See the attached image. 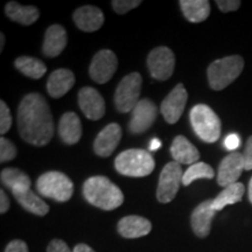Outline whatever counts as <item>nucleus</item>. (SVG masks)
Returning <instances> with one entry per match:
<instances>
[{
	"label": "nucleus",
	"instance_id": "31",
	"mask_svg": "<svg viewBox=\"0 0 252 252\" xmlns=\"http://www.w3.org/2000/svg\"><path fill=\"white\" fill-rule=\"evenodd\" d=\"M12 126V115L4 100H0V133L5 134Z\"/></svg>",
	"mask_w": 252,
	"mask_h": 252
},
{
	"label": "nucleus",
	"instance_id": "16",
	"mask_svg": "<svg viewBox=\"0 0 252 252\" xmlns=\"http://www.w3.org/2000/svg\"><path fill=\"white\" fill-rule=\"evenodd\" d=\"M122 127L116 123H111V124L105 126L94 139V153L103 158L110 157L117 149L119 141L122 139Z\"/></svg>",
	"mask_w": 252,
	"mask_h": 252
},
{
	"label": "nucleus",
	"instance_id": "23",
	"mask_svg": "<svg viewBox=\"0 0 252 252\" xmlns=\"http://www.w3.org/2000/svg\"><path fill=\"white\" fill-rule=\"evenodd\" d=\"M5 13L12 21L30 26L40 17V11L35 6H23L15 1H9L5 6Z\"/></svg>",
	"mask_w": 252,
	"mask_h": 252
},
{
	"label": "nucleus",
	"instance_id": "32",
	"mask_svg": "<svg viewBox=\"0 0 252 252\" xmlns=\"http://www.w3.org/2000/svg\"><path fill=\"white\" fill-rule=\"evenodd\" d=\"M116 13L125 14L141 4L140 0H113L111 2Z\"/></svg>",
	"mask_w": 252,
	"mask_h": 252
},
{
	"label": "nucleus",
	"instance_id": "5",
	"mask_svg": "<svg viewBox=\"0 0 252 252\" xmlns=\"http://www.w3.org/2000/svg\"><path fill=\"white\" fill-rule=\"evenodd\" d=\"M189 116L193 130L201 140L213 144L220 139V121L212 108L206 104H197L190 110Z\"/></svg>",
	"mask_w": 252,
	"mask_h": 252
},
{
	"label": "nucleus",
	"instance_id": "17",
	"mask_svg": "<svg viewBox=\"0 0 252 252\" xmlns=\"http://www.w3.org/2000/svg\"><path fill=\"white\" fill-rule=\"evenodd\" d=\"M74 23L77 28L83 32H94L98 31L104 24V14L102 9L96 6H82L74 12L72 15Z\"/></svg>",
	"mask_w": 252,
	"mask_h": 252
},
{
	"label": "nucleus",
	"instance_id": "11",
	"mask_svg": "<svg viewBox=\"0 0 252 252\" xmlns=\"http://www.w3.org/2000/svg\"><path fill=\"white\" fill-rule=\"evenodd\" d=\"M158 108L149 98L140 99L132 111V116L128 123V130L133 134H140L147 131L156 122Z\"/></svg>",
	"mask_w": 252,
	"mask_h": 252
},
{
	"label": "nucleus",
	"instance_id": "8",
	"mask_svg": "<svg viewBox=\"0 0 252 252\" xmlns=\"http://www.w3.org/2000/svg\"><path fill=\"white\" fill-rule=\"evenodd\" d=\"M182 178L181 165L178 162H168L163 167L157 188V198L160 203H168L174 200L182 184Z\"/></svg>",
	"mask_w": 252,
	"mask_h": 252
},
{
	"label": "nucleus",
	"instance_id": "3",
	"mask_svg": "<svg viewBox=\"0 0 252 252\" xmlns=\"http://www.w3.org/2000/svg\"><path fill=\"white\" fill-rule=\"evenodd\" d=\"M244 68V60L239 55H231L216 60L208 67V81L212 89L220 91L237 80Z\"/></svg>",
	"mask_w": 252,
	"mask_h": 252
},
{
	"label": "nucleus",
	"instance_id": "22",
	"mask_svg": "<svg viewBox=\"0 0 252 252\" xmlns=\"http://www.w3.org/2000/svg\"><path fill=\"white\" fill-rule=\"evenodd\" d=\"M59 134L67 145H75L82 137V123L75 112H65L59 122Z\"/></svg>",
	"mask_w": 252,
	"mask_h": 252
},
{
	"label": "nucleus",
	"instance_id": "2",
	"mask_svg": "<svg viewBox=\"0 0 252 252\" xmlns=\"http://www.w3.org/2000/svg\"><path fill=\"white\" fill-rule=\"evenodd\" d=\"M83 195L93 206L103 210H113L124 202L123 191L106 176H91L83 185Z\"/></svg>",
	"mask_w": 252,
	"mask_h": 252
},
{
	"label": "nucleus",
	"instance_id": "33",
	"mask_svg": "<svg viewBox=\"0 0 252 252\" xmlns=\"http://www.w3.org/2000/svg\"><path fill=\"white\" fill-rule=\"evenodd\" d=\"M216 5L219 6L220 11L228 13V12L237 11L241 7V1L239 0H217Z\"/></svg>",
	"mask_w": 252,
	"mask_h": 252
},
{
	"label": "nucleus",
	"instance_id": "42",
	"mask_svg": "<svg viewBox=\"0 0 252 252\" xmlns=\"http://www.w3.org/2000/svg\"><path fill=\"white\" fill-rule=\"evenodd\" d=\"M249 200H250V202L252 203V178L250 180V184H249Z\"/></svg>",
	"mask_w": 252,
	"mask_h": 252
},
{
	"label": "nucleus",
	"instance_id": "27",
	"mask_svg": "<svg viewBox=\"0 0 252 252\" xmlns=\"http://www.w3.org/2000/svg\"><path fill=\"white\" fill-rule=\"evenodd\" d=\"M245 193V186L241 182L228 186L213 200V207L216 212H220L229 204L241 202Z\"/></svg>",
	"mask_w": 252,
	"mask_h": 252
},
{
	"label": "nucleus",
	"instance_id": "35",
	"mask_svg": "<svg viewBox=\"0 0 252 252\" xmlns=\"http://www.w3.org/2000/svg\"><path fill=\"white\" fill-rule=\"evenodd\" d=\"M47 252H72L65 242L61 241V239H54L48 245Z\"/></svg>",
	"mask_w": 252,
	"mask_h": 252
},
{
	"label": "nucleus",
	"instance_id": "14",
	"mask_svg": "<svg viewBox=\"0 0 252 252\" xmlns=\"http://www.w3.org/2000/svg\"><path fill=\"white\" fill-rule=\"evenodd\" d=\"M78 105L90 121H98L105 115V102L102 94L91 87H84L80 90Z\"/></svg>",
	"mask_w": 252,
	"mask_h": 252
},
{
	"label": "nucleus",
	"instance_id": "12",
	"mask_svg": "<svg viewBox=\"0 0 252 252\" xmlns=\"http://www.w3.org/2000/svg\"><path fill=\"white\" fill-rule=\"evenodd\" d=\"M188 94L185 89V86L182 83L176 84V87L171 93L167 94V97L162 100L161 111L163 118L168 124H175L184 113V110L187 104Z\"/></svg>",
	"mask_w": 252,
	"mask_h": 252
},
{
	"label": "nucleus",
	"instance_id": "41",
	"mask_svg": "<svg viewBox=\"0 0 252 252\" xmlns=\"http://www.w3.org/2000/svg\"><path fill=\"white\" fill-rule=\"evenodd\" d=\"M4 45H5V36L4 34H0V52H2L4 49Z\"/></svg>",
	"mask_w": 252,
	"mask_h": 252
},
{
	"label": "nucleus",
	"instance_id": "36",
	"mask_svg": "<svg viewBox=\"0 0 252 252\" xmlns=\"http://www.w3.org/2000/svg\"><path fill=\"white\" fill-rule=\"evenodd\" d=\"M5 252H28V247L24 241L14 239V241L9 242L7 244Z\"/></svg>",
	"mask_w": 252,
	"mask_h": 252
},
{
	"label": "nucleus",
	"instance_id": "9",
	"mask_svg": "<svg viewBox=\"0 0 252 252\" xmlns=\"http://www.w3.org/2000/svg\"><path fill=\"white\" fill-rule=\"evenodd\" d=\"M174 53L168 47H157L147 56V68L154 80H168L174 72Z\"/></svg>",
	"mask_w": 252,
	"mask_h": 252
},
{
	"label": "nucleus",
	"instance_id": "21",
	"mask_svg": "<svg viewBox=\"0 0 252 252\" xmlns=\"http://www.w3.org/2000/svg\"><path fill=\"white\" fill-rule=\"evenodd\" d=\"M171 154L179 165H194L200 159V152L184 135H178L173 140Z\"/></svg>",
	"mask_w": 252,
	"mask_h": 252
},
{
	"label": "nucleus",
	"instance_id": "29",
	"mask_svg": "<svg viewBox=\"0 0 252 252\" xmlns=\"http://www.w3.org/2000/svg\"><path fill=\"white\" fill-rule=\"evenodd\" d=\"M215 176L213 167L206 162H196L184 173L182 185L189 186L197 179H213Z\"/></svg>",
	"mask_w": 252,
	"mask_h": 252
},
{
	"label": "nucleus",
	"instance_id": "15",
	"mask_svg": "<svg viewBox=\"0 0 252 252\" xmlns=\"http://www.w3.org/2000/svg\"><path fill=\"white\" fill-rule=\"evenodd\" d=\"M216 213L213 207V200L203 201L193 210L190 216V225L197 237L206 238L210 234L213 219Z\"/></svg>",
	"mask_w": 252,
	"mask_h": 252
},
{
	"label": "nucleus",
	"instance_id": "28",
	"mask_svg": "<svg viewBox=\"0 0 252 252\" xmlns=\"http://www.w3.org/2000/svg\"><path fill=\"white\" fill-rule=\"evenodd\" d=\"M14 65L21 74L33 80H39L47 71L45 63L32 56H20L14 61Z\"/></svg>",
	"mask_w": 252,
	"mask_h": 252
},
{
	"label": "nucleus",
	"instance_id": "4",
	"mask_svg": "<svg viewBox=\"0 0 252 252\" xmlns=\"http://www.w3.org/2000/svg\"><path fill=\"white\" fill-rule=\"evenodd\" d=\"M156 162L150 152L145 150L131 149L118 154L115 160V168L122 175L131 178H144L153 172Z\"/></svg>",
	"mask_w": 252,
	"mask_h": 252
},
{
	"label": "nucleus",
	"instance_id": "39",
	"mask_svg": "<svg viewBox=\"0 0 252 252\" xmlns=\"http://www.w3.org/2000/svg\"><path fill=\"white\" fill-rule=\"evenodd\" d=\"M72 252H94V249H91L89 245L87 244H77L76 247L74 248Z\"/></svg>",
	"mask_w": 252,
	"mask_h": 252
},
{
	"label": "nucleus",
	"instance_id": "25",
	"mask_svg": "<svg viewBox=\"0 0 252 252\" xmlns=\"http://www.w3.org/2000/svg\"><path fill=\"white\" fill-rule=\"evenodd\" d=\"M0 179H1V184L6 188H8L12 193L27 190V189H31L32 186L31 178L26 173L18 168H12V167L2 169Z\"/></svg>",
	"mask_w": 252,
	"mask_h": 252
},
{
	"label": "nucleus",
	"instance_id": "1",
	"mask_svg": "<svg viewBox=\"0 0 252 252\" xmlns=\"http://www.w3.org/2000/svg\"><path fill=\"white\" fill-rule=\"evenodd\" d=\"M18 130L20 137L33 146H46L52 140L54 122L49 104L42 94H28L19 104Z\"/></svg>",
	"mask_w": 252,
	"mask_h": 252
},
{
	"label": "nucleus",
	"instance_id": "37",
	"mask_svg": "<svg viewBox=\"0 0 252 252\" xmlns=\"http://www.w3.org/2000/svg\"><path fill=\"white\" fill-rule=\"evenodd\" d=\"M224 146L226 150L229 151H235L241 146V138L238 134H229L228 137L224 139Z\"/></svg>",
	"mask_w": 252,
	"mask_h": 252
},
{
	"label": "nucleus",
	"instance_id": "10",
	"mask_svg": "<svg viewBox=\"0 0 252 252\" xmlns=\"http://www.w3.org/2000/svg\"><path fill=\"white\" fill-rule=\"evenodd\" d=\"M118 67V60L110 49H102L94 56L89 67V75L98 84L109 82L115 75Z\"/></svg>",
	"mask_w": 252,
	"mask_h": 252
},
{
	"label": "nucleus",
	"instance_id": "20",
	"mask_svg": "<svg viewBox=\"0 0 252 252\" xmlns=\"http://www.w3.org/2000/svg\"><path fill=\"white\" fill-rule=\"evenodd\" d=\"M75 75L69 69H58L50 74L47 82V91L53 98H61L74 87Z\"/></svg>",
	"mask_w": 252,
	"mask_h": 252
},
{
	"label": "nucleus",
	"instance_id": "26",
	"mask_svg": "<svg viewBox=\"0 0 252 252\" xmlns=\"http://www.w3.org/2000/svg\"><path fill=\"white\" fill-rule=\"evenodd\" d=\"M182 13L190 23H202L210 14V5L207 0H181Z\"/></svg>",
	"mask_w": 252,
	"mask_h": 252
},
{
	"label": "nucleus",
	"instance_id": "30",
	"mask_svg": "<svg viewBox=\"0 0 252 252\" xmlns=\"http://www.w3.org/2000/svg\"><path fill=\"white\" fill-rule=\"evenodd\" d=\"M17 157V149L7 138L1 137L0 138V161L2 163L11 161Z\"/></svg>",
	"mask_w": 252,
	"mask_h": 252
},
{
	"label": "nucleus",
	"instance_id": "7",
	"mask_svg": "<svg viewBox=\"0 0 252 252\" xmlns=\"http://www.w3.org/2000/svg\"><path fill=\"white\" fill-rule=\"evenodd\" d=\"M143 84V77L139 72H131L123 77L115 93V105L119 112L133 111L138 102Z\"/></svg>",
	"mask_w": 252,
	"mask_h": 252
},
{
	"label": "nucleus",
	"instance_id": "40",
	"mask_svg": "<svg viewBox=\"0 0 252 252\" xmlns=\"http://www.w3.org/2000/svg\"><path fill=\"white\" fill-rule=\"evenodd\" d=\"M160 146H161V141H160L159 139L154 138V139L151 140V145H150V150L151 151H157Z\"/></svg>",
	"mask_w": 252,
	"mask_h": 252
},
{
	"label": "nucleus",
	"instance_id": "13",
	"mask_svg": "<svg viewBox=\"0 0 252 252\" xmlns=\"http://www.w3.org/2000/svg\"><path fill=\"white\" fill-rule=\"evenodd\" d=\"M243 171H245L243 153H230L220 163L219 173H217V184L224 188L237 184Z\"/></svg>",
	"mask_w": 252,
	"mask_h": 252
},
{
	"label": "nucleus",
	"instance_id": "38",
	"mask_svg": "<svg viewBox=\"0 0 252 252\" xmlns=\"http://www.w3.org/2000/svg\"><path fill=\"white\" fill-rule=\"evenodd\" d=\"M9 209V198L4 190H0V213L5 214Z\"/></svg>",
	"mask_w": 252,
	"mask_h": 252
},
{
	"label": "nucleus",
	"instance_id": "18",
	"mask_svg": "<svg viewBox=\"0 0 252 252\" xmlns=\"http://www.w3.org/2000/svg\"><path fill=\"white\" fill-rule=\"evenodd\" d=\"M117 229L122 237L133 239L149 235L152 230V224L145 217L131 215L123 217L119 220Z\"/></svg>",
	"mask_w": 252,
	"mask_h": 252
},
{
	"label": "nucleus",
	"instance_id": "6",
	"mask_svg": "<svg viewBox=\"0 0 252 252\" xmlns=\"http://www.w3.org/2000/svg\"><path fill=\"white\" fill-rule=\"evenodd\" d=\"M36 189L42 196L56 202H67L74 193V184L64 173L47 172L37 179Z\"/></svg>",
	"mask_w": 252,
	"mask_h": 252
},
{
	"label": "nucleus",
	"instance_id": "34",
	"mask_svg": "<svg viewBox=\"0 0 252 252\" xmlns=\"http://www.w3.org/2000/svg\"><path fill=\"white\" fill-rule=\"evenodd\" d=\"M243 158L245 171H252V135L247 141V146H245Z\"/></svg>",
	"mask_w": 252,
	"mask_h": 252
},
{
	"label": "nucleus",
	"instance_id": "19",
	"mask_svg": "<svg viewBox=\"0 0 252 252\" xmlns=\"http://www.w3.org/2000/svg\"><path fill=\"white\" fill-rule=\"evenodd\" d=\"M67 32L61 25H52L46 31L43 40L42 52L48 58H56L64 50L67 46Z\"/></svg>",
	"mask_w": 252,
	"mask_h": 252
},
{
	"label": "nucleus",
	"instance_id": "24",
	"mask_svg": "<svg viewBox=\"0 0 252 252\" xmlns=\"http://www.w3.org/2000/svg\"><path fill=\"white\" fill-rule=\"evenodd\" d=\"M13 196L15 200L18 201L19 204L24 208L25 210L30 212L34 215L37 216H45L49 212V206L45 201H42L37 196L35 193L27 189V190H21V191H14Z\"/></svg>",
	"mask_w": 252,
	"mask_h": 252
}]
</instances>
